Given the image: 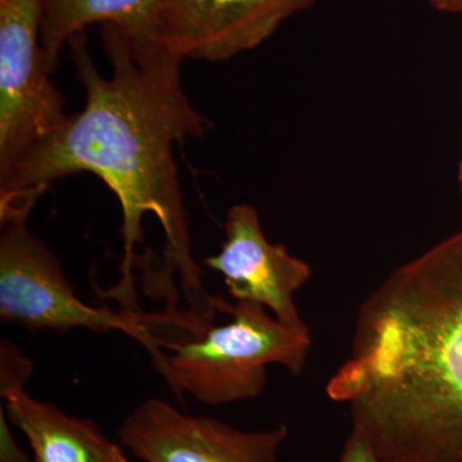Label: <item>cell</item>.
Masks as SVG:
<instances>
[{
    "mask_svg": "<svg viewBox=\"0 0 462 462\" xmlns=\"http://www.w3.org/2000/svg\"><path fill=\"white\" fill-rule=\"evenodd\" d=\"M102 42L112 66L109 78L94 65L85 32L67 42L87 97L83 111L69 115L60 132L0 175V208H33L54 181L81 172L98 176L123 211L120 291L132 293L143 218L154 215L166 238L160 273L171 284L179 273L190 318L211 325L223 300L207 293L194 261L173 147L202 138L212 123L185 93L184 60L160 42L134 41L109 23L102 25Z\"/></svg>",
    "mask_w": 462,
    "mask_h": 462,
    "instance_id": "obj_1",
    "label": "cell"
},
{
    "mask_svg": "<svg viewBox=\"0 0 462 462\" xmlns=\"http://www.w3.org/2000/svg\"><path fill=\"white\" fill-rule=\"evenodd\" d=\"M32 370V361L23 357L14 343L9 340H2V345H0V392L25 388Z\"/></svg>",
    "mask_w": 462,
    "mask_h": 462,
    "instance_id": "obj_11",
    "label": "cell"
},
{
    "mask_svg": "<svg viewBox=\"0 0 462 462\" xmlns=\"http://www.w3.org/2000/svg\"><path fill=\"white\" fill-rule=\"evenodd\" d=\"M5 415L32 446L33 462H129L123 449L88 419L72 418L25 388L0 392Z\"/></svg>",
    "mask_w": 462,
    "mask_h": 462,
    "instance_id": "obj_9",
    "label": "cell"
},
{
    "mask_svg": "<svg viewBox=\"0 0 462 462\" xmlns=\"http://www.w3.org/2000/svg\"><path fill=\"white\" fill-rule=\"evenodd\" d=\"M29 209L0 211V320L27 330L123 331L156 354L141 315L85 305L51 249L27 226Z\"/></svg>",
    "mask_w": 462,
    "mask_h": 462,
    "instance_id": "obj_4",
    "label": "cell"
},
{
    "mask_svg": "<svg viewBox=\"0 0 462 462\" xmlns=\"http://www.w3.org/2000/svg\"><path fill=\"white\" fill-rule=\"evenodd\" d=\"M5 416L7 415L2 407V411H0V460L2 462H30L12 436Z\"/></svg>",
    "mask_w": 462,
    "mask_h": 462,
    "instance_id": "obj_13",
    "label": "cell"
},
{
    "mask_svg": "<svg viewBox=\"0 0 462 462\" xmlns=\"http://www.w3.org/2000/svg\"><path fill=\"white\" fill-rule=\"evenodd\" d=\"M338 462H383L374 451L373 446L355 428L346 439Z\"/></svg>",
    "mask_w": 462,
    "mask_h": 462,
    "instance_id": "obj_12",
    "label": "cell"
},
{
    "mask_svg": "<svg viewBox=\"0 0 462 462\" xmlns=\"http://www.w3.org/2000/svg\"><path fill=\"white\" fill-rule=\"evenodd\" d=\"M315 0H158L157 41L180 60L224 62L254 50Z\"/></svg>",
    "mask_w": 462,
    "mask_h": 462,
    "instance_id": "obj_7",
    "label": "cell"
},
{
    "mask_svg": "<svg viewBox=\"0 0 462 462\" xmlns=\"http://www.w3.org/2000/svg\"><path fill=\"white\" fill-rule=\"evenodd\" d=\"M233 320L170 345L171 355H158V369L173 392L189 393L200 403L218 406L263 393L267 366L281 365L293 375L305 367L311 337L298 334L251 302L229 305Z\"/></svg>",
    "mask_w": 462,
    "mask_h": 462,
    "instance_id": "obj_3",
    "label": "cell"
},
{
    "mask_svg": "<svg viewBox=\"0 0 462 462\" xmlns=\"http://www.w3.org/2000/svg\"><path fill=\"white\" fill-rule=\"evenodd\" d=\"M458 181H460V188H461V193H462V162L460 165V171H458Z\"/></svg>",
    "mask_w": 462,
    "mask_h": 462,
    "instance_id": "obj_15",
    "label": "cell"
},
{
    "mask_svg": "<svg viewBox=\"0 0 462 462\" xmlns=\"http://www.w3.org/2000/svg\"><path fill=\"white\" fill-rule=\"evenodd\" d=\"M118 436L143 462H279L288 428L240 430L151 398L127 416Z\"/></svg>",
    "mask_w": 462,
    "mask_h": 462,
    "instance_id": "obj_6",
    "label": "cell"
},
{
    "mask_svg": "<svg viewBox=\"0 0 462 462\" xmlns=\"http://www.w3.org/2000/svg\"><path fill=\"white\" fill-rule=\"evenodd\" d=\"M42 0H0V175L60 132L65 97L42 45Z\"/></svg>",
    "mask_w": 462,
    "mask_h": 462,
    "instance_id": "obj_5",
    "label": "cell"
},
{
    "mask_svg": "<svg viewBox=\"0 0 462 462\" xmlns=\"http://www.w3.org/2000/svg\"><path fill=\"white\" fill-rule=\"evenodd\" d=\"M430 2L439 11L462 14V0H430Z\"/></svg>",
    "mask_w": 462,
    "mask_h": 462,
    "instance_id": "obj_14",
    "label": "cell"
},
{
    "mask_svg": "<svg viewBox=\"0 0 462 462\" xmlns=\"http://www.w3.org/2000/svg\"><path fill=\"white\" fill-rule=\"evenodd\" d=\"M224 229L220 252L207 257L206 266L223 275L230 296L238 302L263 306L288 329L310 336L294 296L311 279V266L291 256L284 245L266 239L254 206L231 207Z\"/></svg>",
    "mask_w": 462,
    "mask_h": 462,
    "instance_id": "obj_8",
    "label": "cell"
},
{
    "mask_svg": "<svg viewBox=\"0 0 462 462\" xmlns=\"http://www.w3.org/2000/svg\"><path fill=\"white\" fill-rule=\"evenodd\" d=\"M327 393L383 462H462V231L367 296Z\"/></svg>",
    "mask_w": 462,
    "mask_h": 462,
    "instance_id": "obj_2",
    "label": "cell"
},
{
    "mask_svg": "<svg viewBox=\"0 0 462 462\" xmlns=\"http://www.w3.org/2000/svg\"><path fill=\"white\" fill-rule=\"evenodd\" d=\"M42 45L56 71L63 45L88 26L115 25L134 41L158 42V0H42Z\"/></svg>",
    "mask_w": 462,
    "mask_h": 462,
    "instance_id": "obj_10",
    "label": "cell"
}]
</instances>
